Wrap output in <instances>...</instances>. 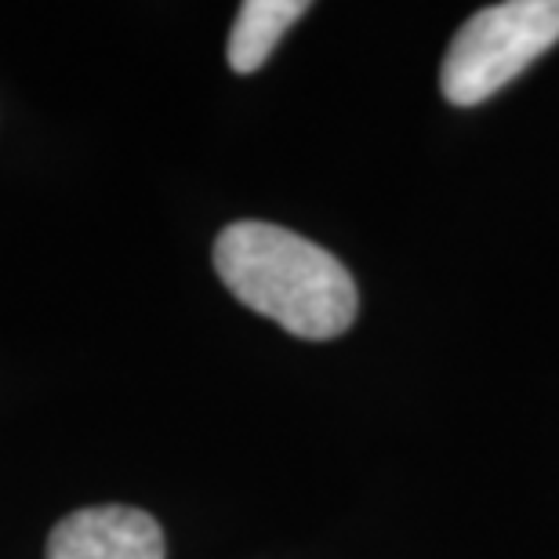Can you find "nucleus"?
Masks as SVG:
<instances>
[{
    "label": "nucleus",
    "instance_id": "1",
    "mask_svg": "<svg viewBox=\"0 0 559 559\" xmlns=\"http://www.w3.org/2000/svg\"><path fill=\"white\" fill-rule=\"evenodd\" d=\"M215 270L243 306L309 342L338 338L360 309L353 273L328 248L273 222L222 229Z\"/></svg>",
    "mask_w": 559,
    "mask_h": 559
},
{
    "label": "nucleus",
    "instance_id": "2",
    "mask_svg": "<svg viewBox=\"0 0 559 559\" xmlns=\"http://www.w3.org/2000/svg\"><path fill=\"white\" fill-rule=\"evenodd\" d=\"M552 44H559V0L490 4L454 33L440 66V92L454 106H479Z\"/></svg>",
    "mask_w": 559,
    "mask_h": 559
},
{
    "label": "nucleus",
    "instance_id": "3",
    "mask_svg": "<svg viewBox=\"0 0 559 559\" xmlns=\"http://www.w3.org/2000/svg\"><path fill=\"white\" fill-rule=\"evenodd\" d=\"M48 559H164V531L142 509H81L51 531Z\"/></svg>",
    "mask_w": 559,
    "mask_h": 559
},
{
    "label": "nucleus",
    "instance_id": "4",
    "mask_svg": "<svg viewBox=\"0 0 559 559\" xmlns=\"http://www.w3.org/2000/svg\"><path fill=\"white\" fill-rule=\"evenodd\" d=\"M306 0H243L229 33V66L237 73H254L270 59L280 37L306 15Z\"/></svg>",
    "mask_w": 559,
    "mask_h": 559
}]
</instances>
